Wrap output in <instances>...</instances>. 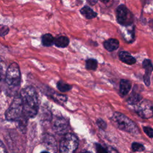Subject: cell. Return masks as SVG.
<instances>
[{
	"instance_id": "obj_1",
	"label": "cell",
	"mask_w": 153,
	"mask_h": 153,
	"mask_svg": "<svg viewBox=\"0 0 153 153\" xmlns=\"http://www.w3.org/2000/svg\"><path fill=\"white\" fill-rule=\"evenodd\" d=\"M20 96L24 115L27 118L35 117L39 109L38 96L35 89L31 86L25 87L22 90Z\"/></svg>"
},
{
	"instance_id": "obj_2",
	"label": "cell",
	"mask_w": 153,
	"mask_h": 153,
	"mask_svg": "<svg viewBox=\"0 0 153 153\" xmlns=\"http://www.w3.org/2000/svg\"><path fill=\"white\" fill-rule=\"evenodd\" d=\"M110 120L114 126L122 131L132 134H139L140 133L137 124L128 117L120 112H114Z\"/></svg>"
},
{
	"instance_id": "obj_3",
	"label": "cell",
	"mask_w": 153,
	"mask_h": 153,
	"mask_svg": "<svg viewBox=\"0 0 153 153\" xmlns=\"http://www.w3.org/2000/svg\"><path fill=\"white\" fill-rule=\"evenodd\" d=\"M23 117V108L20 95L16 96L5 112V118L8 121H20Z\"/></svg>"
},
{
	"instance_id": "obj_4",
	"label": "cell",
	"mask_w": 153,
	"mask_h": 153,
	"mask_svg": "<svg viewBox=\"0 0 153 153\" xmlns=\"http://www.w3.org/2000/svg\"><path fill=\"white\" fill-rule=\"evenodd\" d=\"M79 145L78 137L72 133H66L60 142L59 153H75Z\"/></svg>"
},
{
	"instance_id": "obj_5",
	"label": "cell",
	"mask_w": 153,
	"mask_h": 153,
	"mask_svg": "<svg viewBox=\"0 0 153 153\" xmlns=\"http://www.w3.org/2000/svg\"><path fill=\"white\" fill-rule=\"evenodd\" d=\"M5 81L10 86L16 87L20 84L21 81V73L19 65L13 62L8 67L5 73Z\"/></svg>"
},
{
	"instance_id": "obj_6",
	"label": "cell",
	"mask_w": 153,
	"mask_h": 153,
	"mask_svg": "<svg viewBox=\"0 0 153 153\" xmlns=\"http://www.w3.org/2000/svg\"><path fill=\"white\" fill-rule=\"evenodd\" d=\"M116 16L118 23L121 25L129 26L133 23V15L124 4H121L117 8Z\"/></svg>"
},
{
	"instance_id": "obj_7",
	"label": "cell",
	"mask_w": 153,
	"mask_h": 153,
	"mask_svg": "<svg viewBox=\"0 0 153 153\" xmlns=\"http://www.w3.org/2000/svg\"><path fill=\"white\" fill-rule=\"evenodd\" d=\"M134 111L142 118L148 119L153 117V104L149 100L145 99L136 105Z\"/></svg>"
},
{
	"instance_id": "obj_8",
	"label": "cell",
	"mask_w": 153,
	"mask_h": 153,
	"mask_svg": "<svg viewBox=\"0 0 153 153\" xmlns=\"http://www.w3.org/2000/svg\"><path fill=\"white\" fill-rule=\"evenodd\" d=\"M68 121L63 117H57L53 123V130L59 134L64 133L68 128Z\"/></svg>"
},
{
	"instance_id": "obj_9",
	"label": "cell",
	"mask_w": 153,
	"mask_h": 153,
	"mask_svg": "<svg viewBox=\"0 0 153 153\" xmlns=\"http://www.w3.org/2000/svg\"><path fill=\"white\" fill-rule=\"evenodd\" d=\"M142 66L145 69L143 81L145 85L148 87L151 83V75L153 71V65L149 59H145L142 62Z\"/></svg>"
},
{
	"instance_id": "obj_10",
	"label": "cell",
	"mask_w": 153,
	"mask_h": 153,
	"mask_svg": "<svg viewBox=\"0 0 153 153\" xmlns=\"http://www.w3.org/2000/svg\"><path fill=\"white\" fill-rule=\"evenodd\" d=\"M119 58L121 60V61H122L123 63L129 65H133L136 62V59L127 51H122L120 52Z\"/></svg>"
},
{
	"instance_id": "obj_11",
	"label": "cell",
	"mask_w": 153,
	"mask_h": 153,
	"mask_svg": "<svg viewBox=\"0 0 153 153\" xmlns=\"http://www.w3.org/2000/svg\"><path fill=\"white\" fill-rule=\"evenodd\" d=\"M131 87V82L126 79H121L120 82V93L121 96L127 95Z\"/></svg>"
},
{
	"instance_id": "obj_12",
	"label": "cell",
	"mask_w": 153,
	"mask_h": 153,
	"mask_svg": "<svg viewBox=\"0 0 153 153\" xmlns=\"http://www.w3.org/2000/svg\"><path fill=\"white\" fill-rule=\"evenodd\" d=\"M103 47L108 51H115L119 47V41L114 38L108 39L103 42Z\"/></svg>"
},
{
	"instance_id": "obj_13",
	"label": "cell",
	"mask_w": 153,
	"mask_h": 153,
	"mask_svg": "<svg viewBox=\"0 0 153 153\" xmlns=\"http://www.w3.org/2000/svg\"><path fill=\"white\" fill-rule=\"evenodd\" d=\"M79 12L87 19H92L97 16V13L94 11L93 10L87 5L82 7L79 10Z\"/></svg>"
},
{
	"instance_id": "obj_14",
	"label": "cell",
	"mask_w": 153,
	"mask_h": 153,
	"mask_svg": "<svg viewBox=\"0 0 153 153\" xmlns=\"http://www.w3.org/2000/svg\"><path fill=\"white\" fill-rule=\"evenodd\" d=\"M69 44V39L63 35L59 36L54 38V44L59 48H65L68 46Z\"/></svg>"
},
{
	"instance_id": "obj_15",
	"label": "cell",
	"mask_w": 153,
	"mask_h": 153,
	"mask_svg": "<svg viewBox=\"0 0 153 153\" xmlns=\"http://www.w3.org/2000/svg\"><path fill=\"white\" fill-rule=\"evenodd\" d=\"M142 99V96L137 93L132 92L130 96L128 97L127 102L130 105H136L138 104Z\"/></svg>"
},
{
	"instance_id": "obj_16",
	"label": "cell",
	"mask_w": 153,
	"mask_h": 153,
	"mask_svg": "<svg viewBox=\"0 0 153 153\" xmlns=\"http://www.w3.org/2000/svg\"><path fill=\"white\" fill-rule=\"evenodd\" d=\"M54 38L50 33H45L41 36V43L44 47H50L54 44Z\"/></svg>"
},
{
	"instance_id": "obj_17",
	"label": "cell",
	"mask_w": 153,
	"mask_h": 153,
	"mask_svg": "<svg viewBox=\"0 0 153 153\" xmlns=\"http://www.w3.org/2000/svg\"><path fill=\"white\" fill-rule=\"evenodd\" d=\"M85 68L88 70L95 71L97 68V61L94 59H88L86 60Z\"/></svg>"
},
{
	"instance_id": "obj_18",
	"label": "cell",
	"mask_w": 153,
	"mask_h": 153,
	"mask_svg": "<svg viewBox=\"0 0 153 153\" xmlns=\"http://www.w3.org/2000/svg\"><path fill=\"white\" fill-rule=\"evenodd\" d=\"M57 87L58 89L61 92H63V93L66 92V91L70 90L71 88V87L69 84H68L67 83H66L62 81H59L57 82Z\"/></svg>"
},
{
	"instance_id": "obj_19",
	"label": "cell",
	"mask_w": 153,
	"mask_h": 153,
	"mask_svg": "<svg viewBox=\"0 0 153 153\" xmlns=\"http://www.w3.org/2000/svg\"><path fill=\"white\" fill-rule=\"evenodd\" d=\"M131 149L134 152H142L145 149V148L141 143L137 142H133L131 144Z\"/></svg>"
},
{
	"instance_id": "obj_20",
	"label": "cell",
	"mask_w": 153,
	"mask_h": 153,
	"mask_svg": "<svg viewBox=\"0 0 153 153\" xmlns=\"http://www.w3.org/2000/svg\"><path fill=\"white\" fill-rule=\"evenodd\" d=\"M10 31L8 26L4 25H0V36L4 37Z\"/></svg>"
},
{
	"instance_id": "obj_21",
	"label": "cell",
	"mask_w": 153,
	"mask_h": 153,
	"mask_svg": "<svg viewBox=\"0 0 153 153\" xmlns=\"http://www.w3.org/2000/svg\"><path fill=\"white\" fill-rule=\"evenodd\" d=\"M96 124H97V126L99 127V128L103 130H105L107 127L106 123L103 120H102L101 118H99L97 120Z\"/></svg>"
},
{
	"instance_id": "obj_22",
	"label": "cell",
	"mask_w": 153,
	"mask_h": 153,
	"mask_svg": "<svg viewBox=\"0 0 153 153\" xmlns=\"http://www.w3.org/2000/svg\"><path fill=\"white\" fill-rule=\"evenodd\" d=\"M143 130L149 137L153 138V128L149 126H144L143 127Z\"/></svg>"
},
{
	"instance_id": "obj_23",
	"label": "cell",
	"mask_w": 153,
	"mask_h": 153,
	"mask_svg": "<svg viewBox=\"0 0 153 153\" xmlns=\"http://www.w3.org/2000/svg\"><path fill=\"white\" fill-rule=\"evenodd\" d=\"M97 153H109L108 151L99 143L95 144Z\"/></svg>"
},
{
	"instance_id": "obj_24",
	"label": "cell",
	"mask_w": 153,
	"mask_h": 153,
	"mask_svg": "<svg viewBox=\"0 0 153 153\" xmlns=\"http://www.w3.org/2000/svg\"><path fill=\"white\" fill-rule=\"evenodd\" d=\"M0 153H7L5 145L0 140Z\"/></svg>"
},
{
	"instance_id": "obj_25",
	"label": "cell",
	"mask_w": 153,
	"mask_h": 153,
	"mask_svg": "<svg viewBox=\"0 0 153 153\" xmlns=\"http://www.w3.org/2000/svg\"><path fill=\"white\" fill-rule=\"evenodd\" d=\"M108 151L109 153H118V152L115 148H114L111 146H109L108 148Z\"/></svg>"
},
{
	"instance_id": "obj_26",
	"label": "cell",
	"mask_w": 153,
	"mask_h": 153,
	"mask_svg": "<svg viewBox=\"0 0 153 153\" xmlns=\"http://www.w3.org/2000/svg\"><path fill=\"white\" fill-rule=\"evenodd\" d=\"M87 1L88 2L89 4H90L92 5H93L94 4H95L97 2V0H88Z\"/></svg>"
},
{
	"instance_id": "obj_27",
	"label": "cell",
	"mask_w": 153,
	"mask_h": 153,
	"mask_svg": "<svg viewBox=\"0 0 153 153\" xmlns=\"http://www.w3.org/2000/svg\"><path fill=\"white\" fill-rule=\"evenodd\" d=\"M99 1H100L103 4H106V3H108L109 1V0H99Z\"/></svg>"
},
{
	"instance_id": "obj_28",
	"label": "cell",
	"mask_w": 153,
	"mask_h": 153,
	"mask_svg": "<svg viewBox=\"0 0 153 153\" xmlns=\"http://www.w3.org/2000/svg\"><path fill=\"white\" fill-rule=\"evenodd\" d=\"M81 153H90V152H88L87 151H83L81 152Z\"/></svg>"
},
{
	"instance_id": "obj_29",
	"label": "cell",
	"mask_w": 153,
	"mask_h": 153,
	"mask_svg": "<svg viewBox=\"0 0 153 153\" xmlns=\"http://www.w3.org/2000/svg\"><path fill=\"white\" fill-rule=\"evenodd\" d=\"M41 153H50V152H47V151H42V152H41Z\"/></svg>"
},
{
	"instance_id": "obj_30",
	"label": "cell",
	"mask_w": 153,
	"mask_h": 153,
	"mask_svg": "<svg viewBox=\"0 0 153 153\" xmlns=\"http://www.w3.org/2000/svg\"><path fill=\"white\" fill-rule=\"evenodd\" d=\"M151 153H153V152H151Z\"/></svg>"
}]
</instances>
